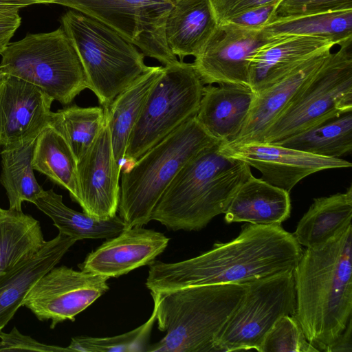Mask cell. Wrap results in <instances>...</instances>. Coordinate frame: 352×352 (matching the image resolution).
Wrapping results in <instances>:
<instances>
[{
    "label": "cell",
    "instance_id": "f546056e",
    "mask_svg": "<svg viewBox=\"0 0 352 352\" xmlns=\"http://www.w3.org/2000/svg\"><path fill=\"white\" fill-rule=\"evenodd\" d=\"M35 141L0 151V182L8 199L9 209L21 211L23 202L34 204L45 191L36 179L32 164Z\"/></svg>",
    "mask_w": 352,
    "mask_h": 352
},
{
    "label": "cell",
    "instance_id": "5b68a950",
    "mask_svg": "<svg viewBox=\"0 0 352 352\" xmlns=\"http://www.w3.org/2000/svg\"><path fill=\"white\" fill-rule=\"evenodd\" d=\"M217 142L195 116L123 166L118 211L126 228L142 227L151 221L154 208L179 170L201 150Z\"/></svg>",
    "mask_w": 352,
    "mask_h": 352
},
{
    "label": "cell",
    "instance_id": "9a60e30c",
    "mask_svg": "<svg viewBox=\"0 0 352 352\" xmlns=\"http://www.w3.org/2000/svg\"><path fill=\"white\" fill-rule=\"evenodd\" d=\"M121 170L122 166L114 157L109 119L105 111L104 123L98 137L77 162L79 205L85 213L100 221L108 220L116 215Z\"/></svg>",
    "mask_w": 352,
    "mask_h": 352
},
{
    "label": "cell",
    "instance_id": "60d3db41",
    "mask_svg": "<svg viewBox=\"0 0 352 352\" xmlns=\"http://www.w3.org/2000/svg\"><path fill=\"white\" fill-rule=\"evenodd\" d=\"M36 3H50L47 0H0V12L19 10L23 8Z\"/></svg>",
    "mask_w": 352,
    "mask_h": 352
},
{
    "label": "cell",
    "instance_id": "4fadbf2b",
    "mask_svg": "<svg viewBox=\"0 0 352 352\" xmlns=\"http://www.w3.org/2000/svg\"><path fill=\"white\" fill-rule=\"evenodd\" d=\"M223 154L244 161L258 170L265 182L289 193L297 183L318 171L350 168L342 158L320 156L276 144H221Z\"/></svg>",
    "mask_w": 352,
    "mask_h": 352
},
{
    "label": "cell",
    "instance_id": "1f68e13d",
    "mask_svg": "<svg viewBox=\"0 0 352 352\" xmlns=\"http://www.w3.org/2000/svg\"><path fill=\"white\" fill-rule=\"evenodd\" d=\"M104 117V107L74 104L52 112L49 125L65 138L78 162L96 140Z\"/></svg>",
    "mask_w": 352,
    "mask_h": 352
},
{
    "label": "cell",
    "instance_id": "f1b7e54d",
    "mask_svg": "<svg viewBox=\"0 0 352 352\" xmlns=\"http://www.w3.org/2000/svg\"><path fill=\"white\" fill-rule=\"evenodd\" d=\"M45 241L38 220L22 210L0 208V276L34 255Z\"/></svg>",
    "mask_w": 352,
    "mask_h": 352
},
{
    "label": "cell",
    "instance_id": "ba28073f",
    "mask_svg": "<svg viewBox=\"0 0 352 352\" xmlns=\"http://www.w3.org/2000/svg\"><path fill=\"white\" fill-rule=\"evenodd\" d=\"M203 88L192 63L177 60L164 65L131 132L122 167L195 116Z\"/></svg>",
    "mask_w": 352,
    "mask_h": 352
},
{
    "label": "cell",
    "instance_id": "277c9868",
    "mask_svg": "<svg viewBox=\"0 0 352 352\" xmlns=\"http://www.w3.org/2000/svg\"><path fill=\"white\" fill-rule=\"evenodd\" d=\"M247 289L221 284L151 292L157 328L166 334L145 352H216L215 339Z\"/></svg>",
    "mask_w": 352,
    "mask_h": 352
},
{
    "label": "cell",
    "instance_id": "603a6c76",
    "mask_svg": "<svg viewBox=\"0 0 352 352\" xmlns=\"http://www.w3.org/2000/svg\"><path fill=\"white\" fill-rule=\"evenodd\" d=\"M290 212L289 192L252 175L234 194L224 218L227 223L280 226Z\"/></svg>",
    "mask_w": 352,
    "mask_h": 352
},
{
    "label": "cell",
    "instance_id": "b9f144b4",
    "mask_svg": "<svg viewBox=\"0 0 352 352\" xmlns=\"http://www.w3.org/2000/svg\"><path fill=\"white\" fill-rule=\"evenodd\" d=\"M47 1H48L50 3H54V0H47Z\"/></svg>",
    "mask_w": 352,
    "mask_h": 352
},
{
    "label": "cell",
    "instance_id": "30bf717a",
    "mask_svg": "<svg viewBox=\"0 0 352 352\" xmlns=\"http://www.w3.org/2000/svg\"><path fill=\"white\" fill-rule=\"evenodd\" d=\"M241 301L214 341L217 351H261L263 340L282 316H294L293 271L249 283Z\"/></svg>",
    "mask_w": 352,
    "mask_h": 352
},
{
    "label": "cell",
    "instance_id": "8fae6325",
    "mask_svg": "<svg viewBox=\"0 0 352 352\" xmlns=\"http://www.w3.org/2000/svg\"><path fill=\"white\" fill-rule=\"evenodd\" d=\"M175 0H54L104 23L144 56L164 65L177 61L166 40L165 24Z\"/></svg>",
    "mask_w": 352,
    "mask_h": 352
},
{
    "label": "cell",
    "instance_id": "83f0119b",
    "mask_svg": "<svg viewBox=\"0 0 352 352\" xmlns=\"http://www.w3.org/2000/svg\"><path fill=\"white\" fill-rule=\"evenodd\" d=\"M32 164L34 170L66 189L72 199L80 204L76 160L65 138L50 125L35 141Z\"/></svg>",
    "mask_w": 352,
    "mask_h": 352
},
{
    "label": "cell",
    "instance_id": "44dd1931",
    "mask_svg": "<svg viewBox=\"0 0 352 352\" xmlns=\"http://www.w3.org/2000/svg\"><path fill=\"white\" fill-rule=\"evenodd\" d=\"M76 242L58 232L32 256L0 276V331L12 318L33 285L58 264Z\"/></svg>",
    "mask_w": 352,
    "mask_h": 352
},
{
    "label": "cell",
    "instance_id": "5bb4252c",
    "mask_svg": "<svg viewBox=\"0 0 352 352\" xmlns=\"http://www.w3.org/2000/svg\"><path fill=\"white\" fill-rule=\"evenodd\" d=\"M270 40L261 30L222 23L192 64L204 85L248 86L250 57Z\"/></svg>",
    "mask_w": 352,
    "mask_h": 352
},
{
    "label": "cell",
    "instance_id": "ac0fdd59",
    "mask_svg": "<svg viewBox=\"0 0 352 352\" xmlns=\"http://www.w3.org/2000/svg\"><path fill=\"white\" fill-rule=\"evenodd\" d=\"M331 53L329 49L314 54L289 74L255 94L245 123L230 144L261 142L267 129L295 99Z\"/></svg>",
    "mask_w": 352,
    "mask_h": 352
},
{
    "label": "cell",
    "instance_id": "74e56055",
    "mask_svg": "<svg viewBox=\"0 0 352 352\" xmlns=\"http://www.w3.org/2000/svg\"><path fill=\"white\" fill-rule=\"evenodd\" d=\"M219 24L248 10L281 0H210Z\"/></svg>",
    "mask_w": 352,
    "mask_h": 352
},
{
    "label": "cell",
    "instance_id": "7bdbcfd3",
    "mask_svg": "<svg viewBox=\"0 0 352 352\" xmlns=\"http://www.w3.org/2000/svg\"><path fill=\"white\" fill-rule=\"evenodd\" d=\"M175 1H177V0H175Z\"/></svg>",
    "mask_w": 352,
    "mask_h": 352
},
{
    "label": "cell",
    "instance_id": "d590c367",
    "mask_svg": "<svg viewBox=\"0 0 352 352\" xmlns=\"http://www.w3.org/2000/svg\"><path fill=\"white\" fill-rule=\"evenodd\" d=\"M67 352V347L48 345L19 332L14 327L9 333L0 331V351Z\"/></svg>",
    "mask_w": 352,
    "mask_h": 352
},
{
    "label": "cell",
    "instance_id": "e575fe53",
    "mask_svg": "<svg viewBox=\"0 0 352 352\" xmlns=\"http://www.w3.org/2000/svg\"><path fill=\"white\" fill-rule=\"evenodd\" d=\"M352 9V0H281L278 16L303 15Z\"/></svg>",
    "mask_w": 352,
    "mask_h": 352
},
{
    "label": "cell",
    "instance_id": "d6a6232c",
    "mask_svg": "<svg viewBox=\"0 0 352 352\" xmlns=\"http://www.w3.org/2000/svg\"><path fill=\"white\" fill-rule=\"evenodd\" d=\"M155 322V309L153 307L148 320L133 330L111 337H73L67 347L69 351L145 352Z\"/></svg>",
    "mask_w": 352,
    "mask_h": 352
},
{
    "label": "cell",
    "instance_id": "d6986e66",
    "mask_svg": "<svg viewBox=\"0 0 352 352\" xmlns=\"http://www.w3.org/2000/svg\"><path fill=\"white\" fill-rule=\"evenodd\" d=\"M269 39L250 59L248 86L255 94L289 74L307 58L336 45L333 41L312 36Z\"/></svg>",
    "mask_w": 352,
    "mask_h": 352
},
{
    "label": "cell",
    "instance_id": "52a82bcc",
    "mask_svg": "<svg viewBox=\"0 0 352 352\" xmlns=\"http://www.w3.org/2000/svg\"><path fill=\"white\" fill-rule=\"evenodd\" d=\"M1 55L0 76L24 80L63 105L87 89L80 58L63 28L28 34L10 43Z\"/></svg>",
    "mask_w": 352,
    "mask_h": 352
},
{
    "label": "cell",
    "instance_id": "8d00e7d4",
    "mask_svg": "<svg viewBox=\"0 0 352 352\" xmlns=\"http://www.w3.org/2000/svg\"><path fill=\"white\" fill-rule=\"evenodd\" d=\"M280 1L248 10L223 23H228L246 29L261 30L264 25L278 16L277 10Z\"/></svg>",
    "mask_w": 352,
    "mask_h": 352
},
{
    "label": "cell",
    "instance_id": "4dcf8cb0",
    "mask_svg": "<svg viewBox=\"0 0 352 352\" xmlns=\"http://www.w3.org/2000/svg\"><path fill=\"white\" fill-rule=\"evenodd\" d=\"M351 113H344L276 144L320 156L340 158L352 150Z\"/></svg>",
    "mask_w": 352,
    "mask_h": 352
},
{
    "label": "cell",
    "instance_id": "7402d4cb",
    "mask_svg": "<svg viewBox=\"0 0 352 352\" xmlns=\"http://www.w3.org/2000/svg\"><path fill=\"white\" fill-rule=\"evenodd\" d=\"M210 0H177L165 24L167 45L180 60L197 56L219 28Z\"/></svg>",
    "mask_w": 352,
    "mask_h": 352
},
{
    "label": "cell",
    "instance_id": "2e32d148",
    "mask_svg": "<svg viewBox=\"0 0 352 352\" xmlns=\"http://www.w3.org/2000/svg\"><path fill=\"white\" fill-rule=\"evenodd\" d=\"M53 101L24 80L0 76V149L35 141L49 125Z\"/></svg>",
    "mask_w": 352,
    "mask_h": 352
},
{
    "label": "cell",
    "instance_id": "484cf974",
    "mask_svg": "<svg viewBox=\"0 0 352 352\" xmlns=\"http://www.w3.org/2000/svg\"><path fill=\"white\" fill-rule=\"evenodd\" d=\"M261 30L268 39L293 36H312L340 45L352 39V9L278 16Z\"/></svg>",
    "mask_w": 352,
    "mask_h": 352
},
{
    "label": "cell",
    "instance_id": "ffe728a7",
    "mask_svg": "<svg viewBox=\"0 0 352 352\" xmlns=\"http://www.w3.org/2000/svg\"><path fill=\"white\" fill-rule=\"evenodd\" d=\"M254 97L253 91L245 85L204 86L196 118L217 140L232 142L245 123Z\"/></svg>",
    "mask_w": 352,
    "mask_h": 352
},
{
    "label": "cell",
    "instance_id": "836d02e7",
    "mask_svg": "<svg viewBox=\"0 0 352 352\" xmlns=\"http://www.w3.org/2000/svg\"><path fill=\"white\" fill-rule=\"evenodd\" d=\"M294 316L280 317L265 336L260 352H318Z\"/></svg>",
    "mask_w": 352,
    "mask_h": 352
},
{
    "label": "cell",
    "instance_id": "cb8c5ba5",
    "mask_svg": "<svg viewBox=\"0 0 352 352\" xmlns=\"http://www.w3.org/2000/svg\"><path fill=\"white\" fill-rule=\"evenodd\" d=\"M352 186L344 193L316 198L293 234L306 248L322 245L351 225Z\"/></svg>",
    "mask_w": 352,
    "mask_h": 352
},
{
    "label": "cell",
    "instance_id": "f35d334b",
    "mask_svg": "<svg viewBox=\"0 0 352 352\" xmlns=\"http://www.w3.org/2000/svg\"><path fill=\"white\" fill-rule=\"evenodd\" d=\"M21 22V18L19 10L0 12V54L10 43Z\"/></svg>",
    "mask_w": 352,
    "mask_h": 352
},
{
    "label": "cell",
    "instance_id": "7c38bea8",
    "mask_svg": "<svg viewBox=\"0 0 352 352\" xmlns=\"http://www.w3.org/2000/svg\"><path fill=\"white\" fill-rule=\"evenodd\" d=\"M108 279L65 265L54 266L33 285L22 305L39 320H50V328L54 329L64 321H74L78 314L107 292Z\"/></svg>",
    "mask_w": 352,
    "mask_h": 352
},
{
    "label": "cell",
    "instance_id": "7a4b0ae2",
    "mask_svg": "<svg viewBox=\"0 0 352 352\" xmlns=\"http://www.w3.org/2000/svg\"><path fill=\"white\" fill-rule=\"evenodd\" d=\"M295 318L319 351L343 332L352 314V225L327 243L306 248L293 270Z\"/></svg>",
    "mask_w": 352,
    "mask_h": 352
},
{
    "label": "cell",
    "instance_id": "3957f363",
    "mask_svg": "<svg viewBox=\"0 0 352 352\" xmlns=\"http://www.w3.org/2000/svg\"><path fill=\"white\" fill-rule=\"evenodd\" d=\"M221 144L206 147L179 170L151 220L173 231H197L224 214L234 194L252 174L246 162L223 154Z\"/></svg>",
    "mask_w": 352,
    "mask_h": 352
},
{
    "label": "cell",
    "instance_id": "8992f818",
    "mask_svg": "<svg viewBox=\"0 0 352 352\" xmlns=\"http://www.w3.org/2000/svg\"><path fill=\"white\" fill-rule=\"evenodd\" d=\"M61 21L82 65L87 89L102 107L149 67L142 52L101 21L75 10Z\"/></svg>",
    "mask_w": 352,
    "mask_h": 352
},
{
    "label": "cell",
    "instance_id": "4316f807",
    "mask_svg": "<svg viewBox=\"0 0 352 352\" xmlns=\"http://www.w3.org/2000/svg\"><path fill=\"white\" fill-rule=\"evenodd\" d=\"M34 204L52 220L59 232L76 241L85 239H107L127 228L120 216L100 221L67 207L62 195L52 189L45 190Z\"/></svg>",
    "mask_w": 352,
    "mask_h": 352
},
{
    "label": "cell",
    "instance_id": "6da1fadb",
    "mask_svg": "<svg viewBox=\"0 0 352 352\" xmlns=\"http://www.w3.org/2000/svg\"><path fill=\"white\" fill-rule=\"evenodd\" d=\"M302 250L293 234L280 226L245 225L236 238L215 243L196 257L176 263L155 260L146 286L165 292L203 285L248 284L293 271Z\"/></svg>",
    "mask_w": 352,
    "mask_h": 352
},
{
    "label": "cell",
    "instance_id": "ab89813d",
    "mask_svg": "<svg viewBox=\"0 0 352 352\" xmlns=\"http://www.w3.org/2000/svg\"><path fill=\"white\" fill-rule=\"evenodd\" d=\"M351 320L336 340L325 349L328 352H352Z\"/></svg>",
    "mask_w": 352,
    "mask_h": 352
},
{
    "label": "cell",
    "instance_id": "9c48e42d",
    "mask_svg": "<svg viewBox=\"0 0 352 352\" xmlns=\"http://www.w3.org/2000/svg\"><path fill=\"white\" fill-rule=\"evenodd\" d=\"M339 46L267 129L260 142L278 143L352 111V39Z\"/></svg>",
    "mask_w": 352,
    "mask_h": 352
},
{
    "label": "cell",
    "instance_id": "e0dca14e",
    "mask_svg": "<svg viewBox=\"0 0 352 352\" xmlns=\"http://www.w3.org/2000/svg\"><path fill=\"white\" fill-rule=\"evenodd\" d=\"M169 241L163 233L154 230L126 228L107 239L78 266L87 272L117 278L150 265L166 250Z\"/></svg>",
    "mask_w": 352,
    "mask_h": 352
},
{
    "label": "cell",
    "instance_id": "d4e9b609",
    "mask_svg": "<svg viewBox=\"0 0 352 352\" xmlns=\"http://www.w3.org/2000/svg\"><path fill=\"white\" fill-rule=\"evenodd\" d=\"M163 69L162 66L149 67L104 107L109 119L114 157L122 167L131 132L148 94Z\"/></svg>",
    "mask_w": 352,
    "mask_h": 352
}]
</instances>
